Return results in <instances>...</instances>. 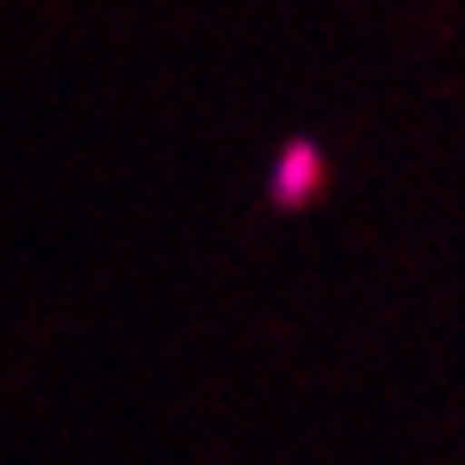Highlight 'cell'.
<instances>
[{
  "label": "cell",
  "mask_w": 465,
  "mask_h": 465,
  "mask_svg": "<svg viewBox=\"0 0 465 465\" xmlns=\"http://www.w3.org/2000/svg\"><path fill=\"white\" fill-rule=\"evenodd\" d=\"M311 180H317V149H311V143H292L286 155H280V199L311 193Z\"/></svg>",
  "instance_id": "obj_1"
}]
</instances>
